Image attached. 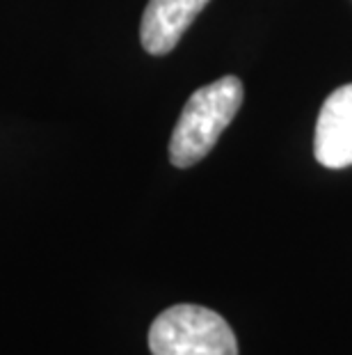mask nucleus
<instances>
[{
    "label": "nucleus",
    "mask_w": 352,
    "mask_h": 355,
    "mask_svg": "<svg viewBox=\"0 0 352 355\" xmlns=\"http://www.w3.org/2000/svg\"><path fill=\"white\" fill-rule=\"evenodd\" d=\"M243 83L236 76H224L204 85L185 101L181 117L169 138V161L176 168H192L199 163L215 142L220 140L224 128L231 124L236 112L243 105Z\"/></svg>",
    "instance_id": "1"
},
{
    "label": "nucleus",
    "mask_w": 352,
    "mask_h": 355,
    "mask_svg": "<svg viewBox=\"0 0 352 355\" xmlns=\"http://www.w3.org/2000/svg\"><path fill=\"white\" fill-rule=\"evenodd\" d=\"M154 355H238L234 330L220 314L199 305L165 309L149 328Z\"/></svg>",
    "instance_id": "2"
},
{
    "label": "nucleus",
    "mask_w": 352,
    "mask_h": 355,
    "mask_svg": "<svg viewBox=\"0 0 352 355\" xmlns=\"http://www.w3.org/2000/svg\"><path fill=\"white\" fill-rule=\"evenodd\" d=\"M313 154L329 170L352 165V83L336 87L325 99L316 122Z\"/></svg>",
    "instance_id": "3"
},
{
    "label": "nucleus",
    "mask_w": 352,
    "mask_h": 355,
    "mask_svg": "<svg viewBox=\"0 0 352 355\" xmlns=\"http://www.w3.org/2000/svg\"><path fill=\"white\" fill-rule=\"evenodd\" d=\"M211 0H149L140 24L142 46L151 55L174 51L190 24Z\"/></svg>",
    "instance_id": "4"
}]
</instances>
